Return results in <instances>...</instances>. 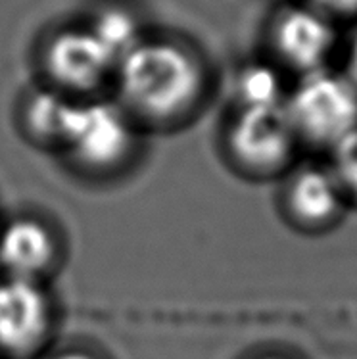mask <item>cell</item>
I'll return each instance as SVG.
<instances>
[{
  "label": "cell",
  "mask_w": 357,
  "mask_h": 359,
  "mask_svg": "<svg viewBox=\"0 0 357 359\" xmlns=\"http://www.w3.org/2000/svg\"><path fill=\"white\" fill-rule=\"evenodd\" d=\"M263 359H281V358H263Z\"/></svg>",
  "instance_id": "e0dca14e"
},
{
  "label": "cell",
  "mask_w": 357,
  "mask_h": 359,
  "mask_svg": "<svg viewBox=\"0 0 357 359\" xmlns=\"http://www.w3.org/2000/svg\"><path fill=\"white\" fill-rule=\"evenodd\" d=\"M137 148L133 119L119 104L77 100L62 152L85 173L108 175L123 168Z\"/></svg>",
  "instance_id": "7a4b0ae2"
},
{
  "label": "cell",
  "mask_w": 357,
  "mask_h": 359,
  "mask_svg": "<svg viewBox=\"0 0 357 359\" xmlns=\"http://www.w3.org/2000/svg\"><path fill=\"white\" fill-rule=\"evenodd\" d=\"M117 62L88 27L58 31L44 48V69L64 95H87L116 74Z\"/></svg>",
  "instance_id": "5b68a950"
},
{
  "label": "cell",
  "mask_w": 357,
  "mask_h": 359,
  "mask_svg": "<svg viewBox=\"0 0 357 359\" xmlns=\"http://www.w3.org/2000/svg\"><path fill=\"white\" fill-rule=\"evenodd\" d=\"M204 67L196 54L171 39H142L119 60V106L129 116L161 123L181 118L204 90Z\"/></svg>",
  "instance_id": "6da1fadb"
},
{
  "label": "cell",
  "mask_w": 357,
  "mask_h": 359,
  "mask_svg": "<svg viewBox=\"0 0 357 359\" xmlns=\"http://www.w3.org/2000/svg\"><path fill=\"white\" fill-rule=\"evenodd\" d=\"M298 139L332 148L357 129V87L346 74L323 67L306 74L285 100Z\"/></svg>",
  "instance_id": "3957f363"
},
{
  "label": "cell",
  "mask_w": 357,
  "mask_h": 359,
  "mask_svg": "<svg viewBox=\"0 0 357 359\" xmlns=\"http://www.w3.org/2000/svg\"><path fill=\"white\" fill-rule=\"evenodd\" d=\"M75 98L58 88H41L31 95L23 108V127L36 144L48 148H64Z\"/></svg>",
  "instance_id": "30bf717a"
},
{
  "label": "cell",
  "mask_w": 357,
  "mask_h": 359,
  "mask_svg": "<svg viewBox=\"0 0 357 359\" xmlns=\"http://www.w3.org/2000/svg\"><path fill=\"white\" fill-rule=\"evenodd\" d=\"M296 129L285 104L241 108L229 129V147L236 160L257 171H271L292 158Z\"/></svg>",
  "instance_id": "8992f818"
},
{
  "label": "cell",
  "mask_w": 357,
  "mask_h": 359,
  "mask_svg": "<svg viewBox=\"0 0 357 359\" xmlns=\"http://www.w3.org/2000/svg\"><path fill=\"white\" fill-rule=\"evenodd\" d=\"M236 96L241 108L278 106L283 100V81L275 67L267 64H248L236 77Z\"/></svg>",
  "instance_id": "7c38bea8"
},
{
  "label": "cell",
  "mask_w": 357,
  "mask_h": 359,
  "mask_svg": "<svg viewBox=\"0 0 357 359\" xmlns=\"http://www.w3.org/2000/svg\"><path fill=\"white\" fill-rule=\"evenodd\" d=\"M60 262V242L43 219L20 215L0 227V269L8 279L43 283Z\"/></svg>",
  "instance_id": "ba28073f"
},
{
  "label": "cell",
  "mask_w": 357,
  "mask_h": 359,
  "mask_svg": "<svg viewBox=\"0 0 357 359\" xmlns=\"http://www.w3.org/2000/svg\"><path fill=\"white\" fill-rule=\"evenodd\" d=\"M309 6L325 15H356L357 0H309Z\"/></svg>",
  "instance_id": "5bb4252c"
},
{
  "label": "cell",
  "mask_w": 357,
  "mask_h": 359,
  "mask_svg": "<svg viewBox=\"0 0 357 359\" xmlns=\"http://www.w3.org/2000/svg\"><path fill=\"white\" fill-rule=\"evenodd\" d=\"M54 304L43 283L0 280V355L33 359L54 334Z\"/></svg>",
  "instance_id": "277c9868"
},
{
  "label": "cell",
  "mask_w": 357,
  "mask_h": 359,
  "mask_svg": "<svg viewBox=\"0 0 357 359\" xmlns=\"http://www.w3.org/2000/svg\"><path fill=\"white\" fill-rule=\"evenodd\" d=\"M87 27L102 43L104 48L114 56L117 64L127 52H131L144 39L140 33L137 18L127 8L121 6L100 8L93 15L90 25Z\"/></svg>",
  "instance_id": "8fae6325"
},
{
  "label": "cell",
  "mask_w": 357,
  "mask_h": 359,
  "mask_svg": "<svg viewBox=\"0 0 357 359\" xmlns=\"http://www.w3.org/2000/svg\"><path fill=\"white\" fill-rule=\"evenodd\" d=\"M332 150V173L338 179L342 191L357 196V129L336 142Z\"/></svg>",
  "instance_id": "4fadbf2b"
},
{
  "label": "cell",
  "mask_w": 357,
  "mask_h": 359,
  "mask_svg": "<svg viewBox=\"0 0 357 359\" xmlns=\"http://www.w3.org/2000/svg\"><path fill=\"white\" fill-rule=\"evenodd\" d=\"M50 359H98L95 353L87 352V350H81V348H69V350H64V352L52 355Z\"/></svg>",
  "instance_id": "2e32d148"
},
{
  "label": "cell",
  "mask_w": 357,
  "mask_h": 359,
  "mask_svg": "<svg viewBox=\"0 0 357 359\" xmlns=\"http://www.w3.org/2000/svg\"><path fill=\"white\" fill-rule=\"evenodd\" d=\"M271 44L286 66L302 75L325 67L336 44L328 18L311 6H288L271 23Z\"/></svg>",
  "instance_id": "52a82bcc"
},
{
  "label": "cell",
  "mask_w": 357,
  "mask_h": 359,
  "mask_svg": "<svg viewBox=\"0 0 357 359\" xmlns=\"http://www.w3.org/2000/svg\"><path fill=\"white\" fill-rule=\"evenodd\" d=\"M346 75L350 77L351 83L357 87V33L351 37L348 46V56H346Z\"/></svg>",
  "instance_id": "9a60e30c"
},
{
  "label": "cell",
  "mask_w": 357,
  "mask_h": 359,
  "mask_svg": "<svg viewBox=\"0 0 357 359\" xmlns=\"http://www.w3.org/2000/svg\"><path fill=\"white\" fill-rule=\"evenodd\" d=\"M342 187L332 171L306 168L288 184V205L296 219L306 225H325L340 210Z\"/></svg>",
  "instance_id": "9c48e42d"
}]
</instances>
